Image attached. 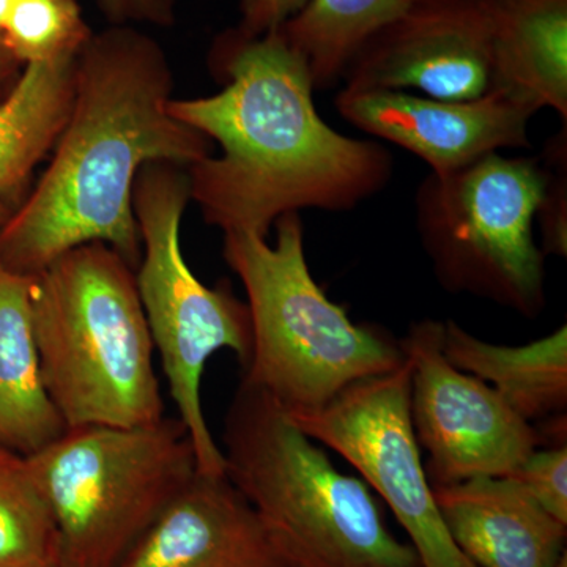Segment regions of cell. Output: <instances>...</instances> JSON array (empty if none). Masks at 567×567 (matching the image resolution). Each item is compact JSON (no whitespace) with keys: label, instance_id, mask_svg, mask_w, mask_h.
<instances>
[{"label":"cell","instance_id":"6da1fadb","mask_svg":"<svg viewBox=\"0 0 567 567\" xmlns=\"http://www.w3.org/2000/svg\"><path fill=\"white\" fill-rule=\"evenodd\" d=\"M166 52L133 25L96 33L76 55L69 122L40 181L0 227V264L35 278L63 254L104 244L136 268L134 183L142 167L188 169L213 142L169 111Z\"/></svg>","mask_w":567,"mask_h":567},{"label":"cell","instance_id":"7a4b0ae2","mask_svg":"<svg viewBox=\"0 0 567 567\" xmlns=\"http://www.w3.org/2000/svg\"><path fill=\"white\" fill-rule=\"evenodd\" d=\"M216 66L223 91L169 103L177 121L221 148L186 169L205 223L224 235L267 238L287 213L350 212L385 189L393 156L320 117L305 61L281 33L230 32L216 48Z\"/></svg>","mask_w":567,"mask_h":567},{"label":"cell","instance_id":"3957f363","mask_svg":"<svg viewBox=\"0 0 567 567\" xmlns=\"http://www.w3.org/2000/svg\"><path fill=\"white\" fill-rule=\"evenodd\" d=\"M226 476L287 567H421L363 480L339 472L274 399L241 379L224 417Z\"/></svg>","mask_w":567,"mask_h":567},{"label":"cell","instance_id":"277c9868","mask_svg":"<svg viewBox=\"0 0 567 567\" xmlns=\"http://www.w3.org/2000/svg\"><path fill=\"white\" fill-rule=\"evenodd\" d=\"M32 317L44 386L66 427L164 417L136 274L111 246H78L32 278Z\"/></svg>","mask_w":567,"mask_h":567},{"label":"cell","instance_id":"5b68a950","mask_svg":"<svg viewBox=\"0 0 567 567\" xmlns=\"http://www.w3.org/2000/svg\"><path fill=\"white\" fill-rule=\"evenodd\" d=\"M275 245L251 234L224 235V259L244 284L252 352L244 379L286 416L315 412L358 380L405 361L401 342L375 324L350 320L309 270L300 213L275 223Z\"/></svg>","mask_w":567,"mask_h":567},{"label":"cell","instance_id":"8992f818","mask_svg":"<svg viewBox=\"0 0 567 567\" xmlns=\"http://www.w3.org/2000/svg\"><path fill=\"white\" fill-rule=\"evenodd\" d=\"M28 458L50 506L61 567H118L197 473L178 417L136 427L80 425Z\"/></svg>","mask_w":567,"mask_h":567},{"label":"cell","instance_id":"52a82bcc","mask_svg":"<svg viewBox=\"0 0 567 567\" xmlns=\"http://www.w3.org/2000/svg\"><path fill=\"white\" fill-rule=\"evenodd\" d=\"M189 200L186 169L169 163L142 167L133 194L141 238L136 286L197 468L226 475L223 450L205 420L200 385L205 365L219 350H233L244 369L249 363L251 316L229 287L205 286L186 262L181 230Z\"/></svg>","mask_w":567,"mask_h":567},{"label":"cell","instance_id":"ba28073f","mask_svg":"<svg viewBox=\"0 0 567 567\" xmlns=\"http://www.w3.org/2000/svg\"><path fill=\"white\" fill-rule=\"evenodd\" d=\"M540 158L491 153L416 193V229L440 286L483 298L527 319L547 305L544 252L535 240L546 189Z\"/></svg>","mask_w":567,"mask_h":567},{"label":"cell","instance_id":"9c48e42d","mask_svg":"<svg viewBox=\"0 0 567 567\" xmlns=\"http://www.w3.org/2000/svg\"><path fill=\"white\" fill-rule=\"evenodd\" d=\"M346 458L385 499L421 567H476L443 524L410 420V365L358 380L315 412L287 416Z\"/></svg>","mask_w":567,"mask_h":567},{"label":"cell","instance_id":"30bf717a","mask_svg":"<svg viewBox=\"0 0 567 567\" xmlns=\"http://www.w3.org/2000/svg\"><path fill=\"white\" fill-rule=\"evenodd\" d=\"M399 342L410 365V420L427 451L432 486L513 475L540 447L535 425L488 383L446 360L443 322L420 320Z\"/></svg>","mask_w":567,"mask_h":567},{"label":"cell","instance_id":"8fae6325","mask_svg":"<svg viewBox=\"0 0 567 567\" xmlns=\"http://www.w3.org/2000/svg\"><path fill=\"white\" fill-rule=\"evenodd\" d=\"M344 87L406 91L466 102L494 91L491 40L475 0H416L368 41Z\"/></svg>","mask_w":567,"mask_h":567},{"label":"cell","instance_id":"7c38bea8","mask_svg":"<svg viewBox=\"0 0 567 567\" xmlns=\"http://www.w3.org/2000/svg\"><path fill=\"white\" fill-rule=\"evenodd\" d=\"M334 106L344 121L413 153L434 174L453 173L505 148H528V123L537 114L502 89L450 102L404 91L342 87Z\"/></svg>","mask_w":567,"mask_h":567},{"label":"cell","instance_id":"4fadbf2b","mask_svg":"<svg viewBox=\"0 0 567 567\" xmlns=\"http://www.w3.org/2000/svg\"><path fill=\"white\" fill-rule=\"evenodd\" d=\"M118 567H287L226 475L197 470Z\"/></svg>","mask_w":567,"mask_h":567},{"label":"cell","instance_id":"5bb4252c","mask_svg":"<svg viewBox=\"0 0 567 567\" xmlns=\"http://www.w3.org/2000/svg\"><path fill=\"white\" fill-rule=\"evenodd\" d=\"M443 524L476 567H558L567 525L511 477L432 486Z\"/></svg>","mask_w":567,"mask_h":567},{"label":"cell","instance_id":"9a60e30c","mask_svg":"<svg viewBox=\"0 0 567 567\" xmlns=\"http://www.w3.org/2000/svg\"><path fill=\"white\" fill-rule=\"evenodd\" d=\"M491 40L494 89L567 123V0H475Z\"/></svg>","mask_w":567,"mask_h":567},{"label":"cell","instance_id":"2e32d148","mask_svg":"<svg viewBox=\"0 0 567 567\" xmlns=\"http://www.w3.org/2000/svg\"><path fill=\"white\" fill-rule=\"evenodd\" d=\"M66 429L41 375L32 278L0 264V446L29 457Z\"/></svg>","mask_w":567,"mask_h":567},{"label":"cell","instance_id":"e0dca14e","mask_svg":"<svg viewBox=\"0 0 567 567\" xmlns=\"http://www.w3.org/2000/svg\"><path fill=\"white\" fill-rule=\"evenodd\" d=\"M443 353L451 364L494 388L528 423L566 413V324L529 344L502 346L483 341L447 320L443 322Z\"/></svg>","mask_w":567,"mask_h":567},{"label":"cell","instance_id":"ac0fdd59","mask_svg":"<svg viewBox=\"0 0 567 567\" xmlns=\"http://www.w3.org/2000/svg\"><path fill=\"white\" fill-rule=\"evenodd\" d=\"M76 55L24 65L0 103V200L17 208L69 122Z\"/></svg>","mask_w":567,"mask_h":567},{"label":"cell","instance_id":"d6986e66","mask_svg":"<svg viewBox=\"0 0 567 567\" xmlns=\"http://www.w3.org/2000/svg\"><path fill=\"white\" fill-rule=\"evenodd\" d=\"M415 2L308 0L276 31L303 59L315 91H328L341 84L350 63L368 41Z\"/></svg>","mask_w":567,"mask_h":567},{"label":"cell","instance_id":"ffe728a7","mask_svg":"<svg viewBox=\"0 0 567 567\" xmlns=\"http://www.w3.org/2000/svg\"><path fill=\"white\" fill-rule=\"evenodd\" d=\"M0 567H61L50 506L28 458L0 446Z\"/></svg>","mask_w":567,"mask_h":567},{"label":"cell","instance_id":"44dd1931","mask_svg":"<svg viewBox=\"0 0 567 567\" xmlns=\"http://www.w3.org/2000/svg\"><path fill=\"white\" fill-rule=\"evenodd\" d=\"M0 35L28 65L80 54L92 32L78 0H14Z\"/></svg>","mask_w":567,"mask_h":567},{"label":"cell","instance_id":"7402d4cb","mask_svg":"<svg viewBox=\"0 0 567 567\" xmlns=\"http://www.w3.org/2000/svg\"><path fill=\"white\" fill-rule=\"evenodd\" d=\"M566 125L548 141L543 162L547 182L536 213L543 234L544 256L566 257L567 254V147Z\"/></svg>","mask_w":567,"mask_h":567},{"label":"cell","instance_id":"603a6c76","mask_svg":"<svg viewBox=\"0 0 567 567\" xmlns=\"http://www.w3.org/2000/svg\"><path fill=\"white\" fill-rule=\"evenodd\" d=\"M548 514L567 525V446L533 451L513 475Z\"/></svg>","mask_w":567,"mask_h":567},{"label":"cell","instance_id":"cb8c5ba5","mask_svg":"<svg viewBox=\"0 0 567 567\" xmlns=\"http://www.w3.org/2000/svg\"><path fill=\"white\" fill-rule=\"evenodd\" d=\"M306 2L308 0H245L240 25L234 33L244 39H256L274 32L303 9Z\"/></svg>","mask_w":567,"mask_h":567},{"label":"cell","instance_id":"d4e9b609","mask_svg":"<svg viewBox=\"0 0 567 567\" xmlns=\"http://www.w3.org/2000/svg\"><path fill=\"white\" fill-rule=\"evenodd\" d=\"M99 6L112 25L167 28L174 22V0H99Z\"/></svg>","mask_w":567,"mask_h":567},{"label":"cell","instance_id":"484cf974","mask_svg":"<svg viewBox=\"0 0 567 567\" xmlns=\"http://www.w3.org/2000/svg\"><path fill=\"white\" fill-rule=\"evenodd\" d=\"M24 63L14 58L13 52L9 50L2 35H0V103L7 99V95L20 80Z\"/></svg>","mask_w":567,"mask_h":567},{"label":"cell","instance_id":"4316f807","mask_svg":"<svg viewBox=\"0 0 567 567\" xmlns=\"http://www.w3.org/2000/svg\"><path fill=\"white\" fill-rule=\"evenodd\" d=\"M14 0H0V32H2L3 24H6L7 17Z\"/></svg>","mask_w":567,"mask_h":567},{"label":"cell","instance_id":"83f0119b","mask_svg":"<svg viewBox=\"0 0 567 567\" xmlns=\"http://www.w3.org/2000/svg\"><path fill=\"white\" fill-rule=\"evenodd\" d=\"M13 207H10V205L3 203V200H0V227L6 224L7 219H9V216L11 213H13Z\"/></svg>","mask_w":567,"mask_h":567},{"label":"cell","instance_id":"f1b7e54d","mask_svg":"<svg viewBox=\"0 0 567 567\" xmlns=\"http://www.w3.org/2000/svg\"><path fill=\"white\" fill-rule=\"evenodd\" d=\"M558 567H567V555L563 557L561 561H559Z\"/></svg>","mask_w":567,"mask_h":567}]
</instances>
